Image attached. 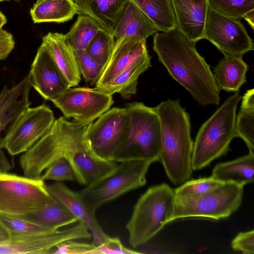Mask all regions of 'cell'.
Wrapping results in <instances>:
<instances>
[{
  "label": "cell",
  "instance_id": "obj_1",
  "mask_svg": "<svg viewBox=\"0 0 254 254\" xmlns=\"http://www.w3.org/2000/svg\"><path fill=\"white\" fill-rule=\"evenodd\" d=\"M154 51L170 75L202 105H218L220 90L210 65L197 52L195 43L176 29L156 32Z\"/></svg>",
  "mask_w": 254,
  "mask_h": 254
},
{
  "label": "cell",
  "instance_id": "obj_2",
  "mask_svg": "<svg viewBox=\"0 0 254 254\" xmlns=\"http://www.w3.org/2000/svg\"><path fill=\"white\" fill-rule=\"evenodd\" d=\"M154 109L160 124V161L170 181L180 185L190 179L193 171L190 115L179 100L168 99Z\"/></svg>",
  "mask_w": 254,
  "mask_h": 254
},
{
  "label": "cell",
  "instance_id": "obj_3",
  "mask_svg": "<svg viewBox=\"0 0 254 254\" xmlns=\"http://www.w3.org/2000/svg\"><path fill=\"white\" fill-rule=\"evenodd\" d=\"M241 97L238 92L229 96L200 127L193 143V170L208 166L228 151L231 141L237 137L236 112Z\"/></svg>",
  "mask_w": 254,
  "mask_h": 254
},
{
  "label": "cell",
  "instance_id": "obj_4",
  "mask_svg": "<svg viewBox=\"0 0 254 254\" xmlns=\"http://www.w3.org/2000/svg\"><path fill=\"white\" fill-rule=\"evenodd\" d=\"M175 199L174 190L165 183L150 187L139 197L126 225L132 247L146 243L170 223Z\"/></svg>",
  "mask_w": 254,
  "mask_h": 254
},
{
  "label": "cell",
  "instance_id": "obj_5",
  "mask_svg": "<svg viewBox=\"0 0 254 254\" xmlns=\"http://www.w3.org/2000/svg\"><path fill=\"white\" fill-rule=\"evenodd\" d=\"M126 108L130 117L129 130L113 161H160V124L154 107L135 102Z\"/></svg>",
  "mask_w": 254,
  "mask_h": 254
},
{
  "label": "cell",
  "instance_id": "obj_6",
  "mask_svg": "<svg viewBox=\"0 0 254 254\" xmlns=\"http://www.w3.org/2000/svg\"><path fill=\"white\" fill-rule=\"evenodd\" d=\"M112 171L76 191L92 212L122 195L144 186L153 161L134 160L119 162Z\"/></svg>",
  "mask_w": 254,
  "mask_h": 254
},
{
  "label": "cell",
  "instance_id": "obj_7",
  "mask_svg": "<svg viewBox=\"0 0 254 254\" xmlns=\"http://www.w3.org/2000/svg\"><path fill=\"white\" fill-rule=\"evenodd\" d=\"M57 130L66 151V159L74 172L76 182L87 186L113 170L118 163L100 159L90 150L86 136L91 123L70 122L61 117L55 120Z\"/></svg>",
  "mask_w": 254,
  "mask_h": 254
},
{
  "label": "cell",
  "instance_id": "obj_8",
  "mask_svg": "<svg viewBox=\"0 0 254 254\" xmlns=\"http://www.w3.org/2000/svg\"><path fill=\"white\" fill-rule=\"evenodd\" d=\"M243 192L244 187L224 183L197 196L175 198L169 222L190 217L214 220L227 218L240 206Z\"/></svg>",
  "mask_w": 254,
  "mask_h": 254
},
{
  "label": "cell",
  "instance_id": "obj_9",
  "mask_svg": "<svg viewBox=\"0 0 254 254\" xmlns=\"http://www.w3.org/2000/svg\"><path fill=\"white\" fill-rule=\"evenodd\" d=\"M54 199L41 179L8 172L0 175V213L24 215L42 208Z\"/></svg>",
  "mask_w": 254,
  "mask_h": 254
},
{
  "label": "cell",
  "instance_id": "obj_10",
  "mask_svg": "<svg viewBox=\"0 0 254 254\" xmlns=\"http://www.w3.org/2000/svg\"><path fill=\"white\" fill-rule=\"evenodd\" d=\"M130 117L126 108L114 107L91 122L86 132V141L97 157L113 161L114 156L127 135Z\"/></svg>",
  "mask_w": 254,
  "mask_h": 254
},
{
  "label": "cell",
  "instance_id": "obj_11",
  "mask_svg": "<svg viewBox=\"0 0 254 254\" xmlns=\"http://www.w3.org/2000/svg\"><path fill=\"white\" fill-rule=\"evenodd\" d=\"M51 101L65 117L83 124L93 122L114 103L113 95L98 87H69Z\"/></svg>",
  "mask_w": 254,
  "mask_h": 254
},
{
  "label": "cell",
  "instance_id": "obj_12",
  "mask_svg": "<svg viewBox=\"0 0 254 254\" xmlns=\"http://www.w3.org/2000/svg\"><path fill=\"white\" fill-rule=\"evenodd\" d=\"M203 38L208 40L224 56L242 57L254 50V43L238 20L224 16L209 7Z\"/></svg>",
  "mask_w": 254,
  "mask_h": 254
},
{
  "label": "cell",
  "instance_id": "obj_13",
  "mask_svg": "<svg viewBox=\"0 0 254 254\" xmlns=\"http://www.w3.org/2000/svg\"><path fill=\"white\" fill-rule=\"evenodd\" d=\"M55 117L45 104L28 107L12 126L4 139V147L11 155L29 149L51 127Z\"/></svg>",
  "mask_w": 254,
  "mask_h": 254
},
{
  "label": "cell",
  "instance_id": "obj_14",
  "mask_svg": "<svg viewBox=\"0 0 254 254\" xmlns=\"http://www.w3.org/2000/svg\"><path fill=\"white\" fill-rule=\"evenodd\" d=\"M92 235L81 222L65 230L26 235H11L10 240L0 246V254H53L60 244L69 240H89Z\"/></svg>",
  "mask_w": 254,
  "mask_h": 254
},
{
  "label": "cell",
  "instance_id": "obj_15",
  "mask_svg": "<svg viewBox=\"0 0 254 254\" xmlns=\"http://www.w3.org/2000/svg\"><path fill=\"white\" fill-rule=\"evenodd\" d=\"M29 73L32 87L45 100L52 101L71 87L52 55L42 43Z\"/></svg>",
  "mask_w": 254,
  "mask_h": 254
},
{
  "label": "cell",
  "instance_id": "obj_16",
  "mask_svg": "<svg viewBox=\"0 0 254 254\" xmlns=\"http://www.w3.org/2000/svg\"><path fill=\"white\" fill-rule=\"evenodd\" d=\"M150 57L146 39L127 36L115 40L112 54L95 87L109 82L122 71Z\"/></svg>",
  "mask_w": 254,
  "mask_h": 254
},
{
  "label": "cell",
  "instance_id": "obj_17",
  "mask_svg": "<svg viewBox=\"0 0 254 254\" xmlns=\"http://www.w3.org/2000/svg\"><path fill=\"white\" fill-rule=\"evenodd\" d=\"M32 86L29 73L20 82L8 88L5 86L0 93V150L10 129L30 106L29 91Z\"/></svg>",
  "mask_w": 254,
  "mask_h": 254
},
{
  "label": "cell",
  "instance_id": "obj_18",
  "mask_svg": "<svg viewBox=\"0 0 254 254\" xmlns=\"http://www.w3.org/2000/svg\"><path fill=\"white\" fill-rule=\"evenodd\" d=\"M175 16L176 29L189 40L196 43L204 39L209 8L208 0H170Z\"/></svg>",
  "mask_w": 254,
  "mask_h": 254
},
{
  "label": "cell",
  "instance_id": "obj_19",
  "mask_svg": "<svg viewBox=\"0 0 254 254\" xmlns=\"http://www.w3.org/2000/svg\"><path fill=\"white\" fill-rule=\"evenodd\" d=\"M48 191L55 198L64 203L69 210L88 229L93 243L98 246L109 237L103 231L92 212L74 191L62 182L46 185Z\"/></svg>",
  "mask_w": 254,
  "mask_h": 254
},
{
  "label": "cell",
  "instance_id": "obj_20",
  "mask_svg": "<svg viewBox=\"0 0 254 254\" xmlns=\"http://www.w3.org/2000/svg\"><path fill=\"white\" fill-rule=\"evenodd\" d=\"M130 0H74L78 15L93 18L102 29L113 34Z\"/></svg>",
  "mask_w": 254,
  "mask_h": 254
},
{
  "label": "cell",
  "instance_id": "obj_21",
  "mask_svg": "<svg viewBox=\"0 0 254 254\" xmlns=\"http://www.w3.org/2000/svg\"><path fill=\"white\" fill-rule=\"evenodd\" d=\"M42 44L49 51L71 87L78 85L81 80L74 50L65 41L64 35L49 32L44 36Z\"/></svg>",
  "mask_w": 254,
  "mask_h": 254
},
{
  "label": "cell",
  "instance_id": "obj_22",
  "mask_svg": "<svg viewBox=\"0 0 254 254\" xmlns=\"http://www.w3.org/2000/svg\"><path fill=\"white\" fill-rule=\"evenodd\" d=\"M158 31L150 18L130 0L113 35L115 40L127 36L146 40Z\"/></svg>",
  "mask_w": 254,
  "mask_h": 254
},
{
  "label": "cell",
  "instance_id": "obj_23",
  "mask_svg": "<svg viewBox=\"0 0 254 254\" xmlns=\"http://www.w3.org/2000/svg\"><path fill=\"white\" fill-rule=\"evenodd\" d=\"M248 69L242 57L226 55L214 67L212 73L219 90L238 92L247 82Z\"/></svg>",
  "mask_w": 254,
  "mask_h": 254
},
{
  "label": "cell",
  "instance_id": "obj_24",
  "mask_svg": "<svg viewBox=\"0 0 254 254\" xmlns=\"http://www.w3.org/2000/svg\"><path fill=\"white\" fill-rule=\"evenodd\" d=\"M254 151L231 161L216 164L211 177L224 183L244 187L254 181Z\"/></svg>",
  "mask_w": 254,
  "mask_h": 254
},
{
  "label": "cell",
  "instance_id": "obj_25",
  "mask_svg": "<svg viewBox=\"0 0 254 254\" xmlns=\"http://www.w3.org/2000/svg\"><path fill=\"white\" fill-rule=\"evenodd\" d=\"M18 217L51 230H59L62 227L79 222L64 203L55 198L42 208Z\"/></svg>",
  "mask_w": 254,
  "mask_h": 254
},
{
  "label": "cell",
  "instance_id": "obj_26",
  "mask_svg": "<svg viewBox=\"0 0 254 254\" xmlns=\"http://www.w3.org/2000/svg\"><path fill=\"white\" fill-rule=\"evenodd\" d=\"M78 13L74 0H37L30 10L35 23H64L72 19Z\"/></svg>",
  "mask_w": 254,
  "mask_h": 254
},
{
  "label": "cell",
  "instance_id": "obj_27",
  "mask_svg": "<svg viewBox=\"0 0 254 254\" xmlns=\"http://www.w3.org/2000/svg\"><path fill=\"white\" fill-rule=\"evenodd\" d=\"M151 57L144 59L122 71L109 82L99 86L105 92L118 93L123 97L135 94L139 76L151 66Z\"/></svg>",
  "mask_w": 254,
  "mask_h": 254
},
{
  "label": "cell",
  "instance_id": "obj_28",
  "mask_svg": "<svg viewBox=\"0 0 254 254\" xmlns=\"http://www.w3.org/2000/svg\"><path fill=\"white\" fill-rule=\"evenodd\" d=\"M153 21L159 31L176 29L177 24L170 0H130Z\"/></svg>",
  "mask_w": 254,
  "mask_h": 254
},
{
  "label": "cell",
  "instance_id": "obj_29",
  "mask_svg": "<svg viewBox=\"0 0 254 254\" xmlns=\"http://www.w3.org/2000/svg\"><path fill=\"white\" fill-rule=\"evenodd\" d=\"M254 89L248 90L241 97L242 103L236 115L235 127L237 137L246 143L249 151H254Z\"/></svg>",
  "mask_w": 254,
  "mask_h": 254
},
{
  "label": "cell",
  "instance_id": "obj_30",
  "mask_svg": "<svg viewBox=\"0 0 254 254\" xmlns=\"http://www.w3.org/2000/svg\"><path fill=\"white\" fill-rule=\"evenodd\" d=\"M102 28L91 17L79 14L70 30L64 35L65 41L73 50H85Z\"/></svg>",
  "mask_w": 254,
  "mask_h": 254
},
{
  "label": "cell",
  "instance_id": "obj_31",
  "mask_svg": "<svg viewBox=\"0 0 254 254\" xmlns=\"http://www.w3.org/2000/svg\"><path fill=\"white\" fill-rule=\"evenodd\" d=\"M115 42L113 35L101 29L90 42L85 51L96 62L105 67L112 54Z\"/></svg>",
  "mask_w": 254,
  "mask_h": 254
},
{
  "label": "cell",
  "instance_id": "obj_32",
  "mask_svg": "<svg viewBox=\"0 0 254 254\" xmlns=\"http://www.w3.org/2000/svg\"><path fill=\"white\" fill-rule=\"evenodd\" d=\"M212 177L186 181L174 190L175 198L186 199L205 193L223 185Z\"/></svg>",
  "mask_w": 254,
  "mask_h": 254
},
{
  "label": "cell",
  "instance_id": "obj_33",
  "mask_svg": "<svg viewBox=\"0 0 254 254\" xmlns=\"http://www.w3.org/2000/svg\"><path fill=\"white\" fill-rule=\"evenodd\" d=\"M208 3L219 13L238 20L254 9V0H208Z\"/></svg>",
  "mask_w": 254,
  "mask_h": 254
},
{
  "label": "cell",
  "instance_id": "obj_34",
  "mask_svg": "<svg viewBox=\"0 0 254 254\" xmlns=\"http://www.w3.org/2000/svg\"><path fill=\"white\" fill-rule=\"evenodd\" d=\"M81 75L86 83L96 85L104 69V66L93 59L85 50H74Z\"/></svg>",
  "mask_w": 254,
  "mask_h": 254
},
{
  "label": "cell",
  "instance_id": "obj_35",
  "mask_svg": "<svg viewBox=\"0 0 254 254\" xmlns=\"http://www.w3.org/2000/svg\"><path fill=\"white\" fill-rule=\"evenodd\" d=\"M0 222L9 231L11 235H26L53 231L19 217L3 213H0Z\"/></svg>",
  "mask_w": 254,
  "mask_h": 254
},
{
  "label": "cell",
  "instance_id": "obj_36",
  "mask_svg": "<svg viewBox=\"0 0 254 254\" xmlns=\"http://www.w3.org/2000/svg\"><path fill=\"white\" fill-rule=\"evenodd\" d=\"M40 179L44 182L47 180L76 181L73 169L64 157H60L50 164L45 170Z\"/></svg>",
  "mask_w": 254,
  "mask_h": 254
},
{
  "label": "cell",
  "instance_id": "obj_37",
  "mask_svg": "<svg viewBox=\"0 0 254 254\" xmlns=\"http://www.w3.org/2000/svg\"><path fill=\"white\" fill-rule=\"evenodd\" d=\"M54 254H100L97 245L69 240L58 245L54 250Z\"/></svg>",
  "mask_w": 254,
  "mask_h": 254
},
{
  "label": "cell",
  "instance_id": "obj_38",
  "mask_svg": "<svg viewBox=\"0 0 254 254\" xmlns=\"http://www.w3.org/2000/svg\"><path fill=\"white\" fill-rule=\"evenodd\" d=\"M232 248L244 254H254V230L239 233L231 242Z\"/></svg>",
  "mask_w": 254,
  "mask_h": 254
},
{
  "label": "cell",
  "instance_id": "obj_39",
  "mask_svg": "<svg viewBox=\"0 0 254 254\" xmlns=\"http://www.w3.org/2000/svg\"><path fill=\"white\" fill-rule=\"evenodd\" d=\"M100 254H136V251L125 247L117 237H109L103 243L98 246Z\"/></svg>",
  "mask_w": 254,
  "mask_h": 254
},
{
  "label": "cell",
  "instance_id": "obj_40",
  "mask_svg": "<svg viewBox=\"0 0 254 254\" xmlns=\"http://www.w3.org/2000/svg\"><path fill=\"white\" fill-rule=\"evenodd\" d=\"M12 34L2 29H0V61L5 59L15 47Z\"/></svg>",
  "mask_w": 254,
  "mask_h": 254
},
{
  "label": "cell",
  "instance_id": "obj_41",
  "mask_svg": "<svg viewBox=\"0 0 254 254\" xmlns=\"http://www.w3.org/2000/svg\"><path fill=\"white\" fill-rule=\"evenodd\" d=\"M12 169V166L7 160L3 151L0 150V171L7 173Z\"/></svg>",
  "mask_w": 254,
  "mask_h": 254
},
{
  "label": "cell",
  "instance_id": "obj_42",
  "mask_svg": "<svg viewBox=\"0 0 254 254\" xmlns=\"http://www.w3.org/2000/svg\"><path fill=\"white\" fill-rule=\"evenodd\" d=\"M11 238L9 231L0 222V246L6 243Z\"/></svg>",
  "mask_w": 254,
  "mask_h": 254
},
{
  "label": "cell",
  "instance_id": "obj_43",
  "mask_svg": "<svg viewBox=\"0 0 254 254\" xmlns=\"http://www.w3.org/2000/svg\"><path fill=\"white\" fill-rule=\"evenodd\" d=\"M253 29L254 27V9L247 12L243 17Z\"/></svg>",
  "mask_w": 254,
  "mask_h": 254
},
{
  "label": "cell",
  "instance_id": "obj_44",
  "mask_svg": "<svg viewBox=\"0 0 254 254\" xmlns=\"http://www.w3.org/2000/svg\"><path fill=\"white\" fill-rule=\"evenodd\" d=\"M7 19L5 16L0 11V29L6 23Z\"/></svg>",
  "mask_w": 254,
  "mask_h": 254
},
{
  "label": "cell",
  "instance_id": "obj_45",
  "mask_svg": "<svg viewBox=\"0 0 254 254\" xmlns=\"http://www.w3.org/2000/svg\"><path fill=\"white\" fill-rule=\"evenodd\" d=\"M9 0H0V2L3 1H9ZM14 0L16 1H20L21 0Z\"/></svg>",
  "mask_w": 254,
  "mask_h": 254
},
{
  "label": "cell",
  "instance_id": "obj_46",
  "mask_svg": "<svg viewBox=\"0 0 254 254\" xmlns=\"http://www.w3.org/2000/svg\"><path fill=\"white\" fill-rule=\"evenodd\" d=\"M3 172L0 171V175H1Z\"/></svg>",
  "mask_w": 254,
  "mask_h": 254
}]
</instances>
